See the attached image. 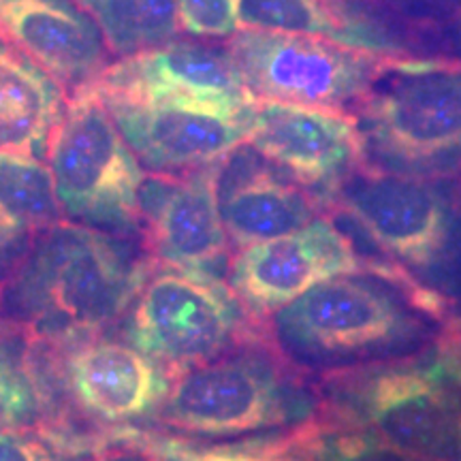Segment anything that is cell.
I'll list each match as a JSON object with an SVG mask.
<instances>
[{"mask_svg":"<svg viewBox=\"0 0 461 461\" xmlns=\"http://www.w3.org/2000/svg\"><path fill=\"white\" fill-rule=\"evenodd\" d=\"M143 282L146 269L112 235L60 221L41 233L14 295L39 333L73 338L118 319Z\"/></svg>","mask_w":461,"mask_h":461,"instance_id":"2","label":"cell"},{"mask_svg":"<svg viewBox=\"0 0 461 461\" xmlns=\"http://www.w3.org/2000/svg\"><path fill=\"white\" fill-rule=\"evenodd\" d=\"M285 445L310 461H429L391 447L374 431L338 425H310Z\"/></svg>","mask_w":461,"mask_h":461,"instance_id":"22","label":"cell"},{"mask_svg":"<svg viewBox=\"0 0 461 461\" xmlns=\"http://www.w3.org/2000/svg\"><path fill=\"white\" fill-rule=\"evenodd\" d=\"M285 387L272 366L248 355L207 359L171 378L160 419L199 436H240L288 419Z\"/></svg>","mask_w":461,"mask_h":461,"instance_id":"7","label":"cell"},{"mask_svg":"<svg viewBox=\"0 0 461 461\" xmlns=\"http://www.w3.org/2000/svg\"><path fill=\"white\" fill-rule=\"evenodd\" d=\"M37 397L14 363L0 357V431L11 429L32 417Z\"/></svg>","mask_w":461,"mask_h":461,"instance_id":"24","label":"cell"},{"mask_svg":"<svg viewBox=\"0 0 461 461\" xmlns=\"http://www.w3.org/2000/svg\"><path fill=\"white\" fill-rule=\"evenodd\" d=\"M363 272L353 244L331 218L316 216L285 238L240 248L230 263V291L248 312H278L305 291L336 276Z\"/></svg>","mask_w":461,"mask_h":461,"instance_id":"11","label":"cell"},{"mask_svg":"<svg viewBox=\"0 0 461 461\" xmlns=\"http://www.w3.org/2000/svg\"><path fill=\"white\" fill-rule=\"evenodd\" d=\"M182 31L194 37H233L241 31V0H177Z\"/></svg>","mask_w":461,"mask_h":461,"instance_id":"23","label":"cell"},{"mask_svg":"<svg viewBox=\"0 0 461 461\" xmlns=\"http://www.w3.org/2000/svg\"><path fill=\"white\" fill-rule=\"evenodd\" d=\"M68 387L95 417L129 420L152 411L169 389V376L135 346L92 339L68 357Z\"/></svg>","mask_w":461,"mask_h":461,"instance_id":"16","label":"cell"},{"mask_svg":"<svg viewBox=\"0 0 461 461\" xmlns=\"http://www.w3.org/2000/svg\"><path fill=\"white\" fill-rule=\"evenodd\" d=\"M455 461H461V451H459V455H457V459H455Z\"/></svg>","mask_w":461,"mask_h":461,"instance_id":"29","label":"cell"},{"mask_svg":"<svg viewBox=\"0 0 461 461\" xmlns=\"http://www.w3.org/2000/svg\"><path fill=\"white\" fill-rule=\"evenodd\" d=\"M366 278L322 280L274 312V342L286 361L325 374L411 353L423 338L412 308L436 314V295L393 265L367 263Z\"/></svg>","mask_w":461,"mask_h":461,"instance_id":"1","label":"cell"},{"mask_svg":"<svg viewBox=\"0 0 461 461\" xmlns=\"http://www.w3.org/2000/svg\"><path fill=\"white\" fill-rule=\"evenodd\" d=\"M0 461H50V457L31 438L3 429L0 431Z\"/></svg>","mask_w":461,"mask_h":461,"instance_id":"26","label":"cell"},{"mask_svg":"<svg viewBox=\"0 0 461 461\" xmlns=\"http://www.w3.org/2000/svg\"><path fill=\"white\" fill-rule=\"evenodd\" d=\"M96 461H163V457L146 438L118 436L99 448Z\"/></svg>","mask_w":461,"mask_h":461,"instance_id":"25","label":"cell"},{"mask_svg":"<svg viewBox=\"0 0 461 461\" xmlns=\"http://www.w3.org/2000/svg\"><path fill=\"white\" fill-rule=\"evenodd\" d=\"M103 41L115 54L131 56L171 41L182 31L177 0H77Z\"/></svg>","mask_w":461,"mask_h":461,"instance_id":"21","label":"cell"},{"mask_svg":"<svg viewBox=\"0 0 461 461\" xmlns=\"http://www.w3.org/2000/svg\"><path fill=\"white\" fill-rule=\"evenodd\" d=\"M359 103L363 146L391 169L428 177L461 163V65L397 60Z\"/></svg>","mask_w":461,"mask_h":461,"instance_id":"3","label":"cell"},{"mask_svg":"<svg viewBox=\"0 0 461 461\" xmlns=\"http://www.w3.org/2000/svg\"><path fill=\"white\" fill-rule=\"evenodd\" d=\"M459 384L445 361L395 367L367 380L357 403L380 440L429 461H455L461 451Z\"/></svg>","mask_w":461,"mask_h":461,"instance_id":"9","label":"cell"},{"mask_svg":"<svg viewBox=\"0 0 461 461\" xmlns=\"http://www.w3.org/2000/svg\"><path fill=\"white\" fill-rule=\"evenodd\" d=\"M246 141L299 184L330 193L363 160L359 120L336 107L257 99Z\"/></svg>","mask_w":461,"mask_h":461,"instance_id":"12","label":"cell"},{"mask_svg":"<svg viewBox=\"0 0 461 461\" xmlns=\"http://www.w3.org/2000/svg\"><path fill=\"white\" fill-rule=\"evenodd\" d=\"M263 457H265V461H310V459L302 457L299 453L291 451V448H288L285 442H282V445H278V447L263 448Z\"/></svg>","mask_w":461,"mask_h":461,"instance_id":"28","label":"cell"},{"mask_svg":"<svg viewBox=\"0 0 461 461\" xmlns=\"http://www.w3.org/2000/svg\"><path fill=\"white\" fill-rule=\"evenodd\" d=\"M50 165L26 152L0 149V257L62 221Z\"/></svg>","mask_w":461,"mask_h":461,"instance_id":"19","label":"cell"},{"mask_svg":"<svg viewBox=\"0 0 461 461\" xmlns=\"http://www.w3.org/2000/svg\"><path fill=\"white\" fill-rule=\"evenodd\" d=\"M241 28L312 34L378 51H393L384 34L348 14L336 0H241Z\"/></svg>","mask_w":461,"mask_h":461,"instance_id":"20","label":"cell"},{"mask_svg":"<svg viewBox=\"0 0 461 461\" xmlns=\"http://www.w3.org/2000/svg\"><path fill=\"white\" fill-rule=\"evenodd\" d=\"M229 54L257 99L336 109L359 105L374 84L397 65L393 51L252 28L233 34Z\"/></svg>","mask_w":461,"mask_h":461,"instance_id":"5","label":"cell"},{"mask_svg":"<svg viewBox=\"0 0 461 461\" xmlns=\"http://www.w3.org/2000/svg\"><path fill=\"white\" fill-rule=\"evenodd\" d=\"M56 194L67 216L86 224L132 227L141 218L140 160L90 84L75 90L48 143Z\"/></svg>","mask_w":461,"mask_h":461,"instance_id":"4","label":"cell"},{"mask_svg":"<svg viewBox=\"0 0 461 461\" xmlns=\"http://www.w3.org/2000/svg\"><path fill=\"white\" fill-rule=\"evenodd\" d=\"M180 461H265L263 451H238V448H210V451H182Z\"/></svg>","mask_w":461,"mask_h":461,"instance_id":"27","label":"cell"},{"mask_svg":"<svg viewBox=\"0 0 461 461\" xmlns=\"http://www.w3.org/2000/svg\"><path fill=\"white\" fill-rule=\"evenodd\" d=\"M233 152L227 157L229 167L221 160L227 184H218L221 214L230 244L246 248L285 238L321 216V203L308 190L282 182L248 154L233 157Z\"/></svg>","mask_w":461,"mask_h":461,"instance_id":"17","label":"cell"},{"mask_svg":"<svg viewBox=\"0 0 461 461\" xmlns=\"http://www.w3.org/2000/svg\"><path fill=\"white\" fill-rule=\"evenodd\" d=\"M331 193L338 210L359 224L380 250L403 263H429L451 233L447 201L423 176L361 160Z\"/></svg>","mask_w":461,"mask_h":461,"instance_id":"8","label":"cell"},{"mask_svg":"<svg viewBox=\"0 0 461 461\" xmlns=\"http://www.w3.org/2000/svg\"><path fill=\"white\" fill-rule=\"evenodd\" d=\"M0 39L75 88L105 71L99 26L75 0H0Z\"/></svg>","mask_w":461,"mask_h":461,"instance_id":"15","label":"cell"},{"mask_svg":"<svg viewBox=\"0 0 461 461\" xmlns=\"http://www.w3.org/2000/svg\"><path fill=\"white\" fill-rule=\"evenodd\" d=\"M90 86L105 101L190 99L248 107L257 99L229 50L186 41H167L126 56L105 67Z\"/></svg>","mask_w":461,"mask_h":461,"instance_id":"13","label":"cell"},{"mask_svg":"<svg viewBox=\"0 0 461 461\" xmlns=\"http://www.w3.org/2000/svg\"><path fill=\"white\" fill-rule=\"evenodd\" d=\"M62 113L65 95L56 79L0 39V149L39 157Z\"/></svg>","mask_w":461,"mask_h":461,"instance_id":"18","label":"cell"},{"mask_svg":"<svg viewBox=\"0 0 461 461\" xmlns=\"http://www.w3.org/2000/svg\"><path fill=\"white\" fill-rule=\"evenodd\" d=\"M105 105L135 157L152 169L169 171L199 169L227 158L246 141L255 103L233 107L190 99H154L105 101Z\"/></svg>","mask_w":461,"mask_h":461,"instance_id":"10","label":"cell"},{"mask_svg":"<svg viewBox=\"0 0 461 461\" xmlns=\"http://www.w3.org/2000/svg\"><path fill=\"white\" fill-rule=\"evenodd\" d=\"M218 173L221 163L199 167L182 180L143 182L141 214L148 212L149 244L165 267L210 274L227 255Z\"/></svg>","mask_w":461,"mask_h":461,"instance_id":"14","label":"cell"},{"mask_svg":"<svg viewBox=\"0 0 461 461\" xmlns=\"http://www.w3.org/2000/svg\"><path fill=\"white\" fill-rule=\"evenodd\" d=\"M240 330V302L207 272L165 267L135 295L126 336L173 378L214 359Z\"/></svg>","mask_w":461,"mask_h":461,"instance_id":"6","label":"cell"}]
</instances>
